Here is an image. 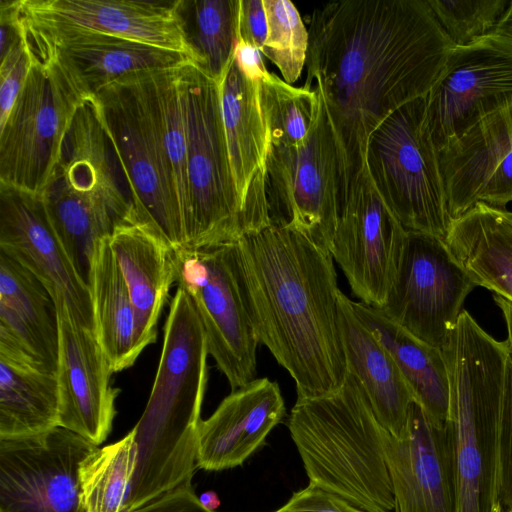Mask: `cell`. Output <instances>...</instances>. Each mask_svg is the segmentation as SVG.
I'll list each match as a JSON object with an SVG mask.
<instances>
[{
  "instance_id": "19",
  "label": "cell",
  "mask_w": 512,
  "mask_h": 512,
  "mask_svg": "<svg viewBox=\"0 0 512 512\" xmlns=\"http://www.w3.org/2000/svg\"><path fill=\"white\" fill-rule=\"evenodd\" d=\"M57 312L58 426L98 446L110 434L116 415L119 389L110 384L114 371L95 332L77 323L66 307Z\"/></svg>"
},
{
  "instance_id": "38",
  "label": "cell",
  "mask_w": 512,
  "mask_h": 512,
  "mask_svg": "<svg viewBox=\"0 0 512 512\" xmlns=\"http://www.w3.org/2000/svg\"><path fill=\"white\" fill-rule=\"evenodd\" d=\"M31 58L23 42L0 58V125L8 118L25 83Z\"/></svg>"
},
{
  "instance_id": "26",
  "label": "cell",
  "mask_w": 512,
  "mask_h": 512,
  "mask_svg": "<svg viewBox=\"0 0 512 512\" xmlns=\"http://www.w3.org/2000/svg\"><path fill=\"white\" fill-rule=\"evenodd\" d=\"M339 328L348 372L363 388L380 424L393 436L406 429L414 395L390 352L339 294Z\"/></svg>"
},
{
  "instance_id": "44",
  "label": "cell",
  "mask_w": 512,
  "mask_h": 512,
  "mask_svg": "<svg viewBox=\"0 0 512 512\" xmlns=\"http://www.w3.org/2000/svg\"><path fill=\"white\" fill-rule=\"evenodd\" d=\"M493 297H494L496 304L502 311L503 317L506 322L507 334H508L506 343L508 346L509 354L512 357V303L496 294Z\"/></svg>"
},
{
  "instance_id": "4",
  "label": "cell",
  "mask_w": 512,
  "mask_h": 512,
  "mask_svg": "<svg viewBox=\"0 0 512 512\" xmlns=\"http://www.w3.org/2000/svg\"><path fill=\"white\" fill-rule=\"evenodd\" d=\"M442 351L450 379L455 512H499L498 428L507 343L463 310Z\"/></svg>"
},
{
  "instance_id": "39",
  "label": "cell",
  "mask_w": 512,
  "mask_h": 512,
  "mask_svg": "<svg viewBox=\"0 0 512 512\" xmlns=\"http://www.w3.org/2000/svg\"><path fill=\"white\" fill-rule=\"evenodd\" d=\"M273 512H366L345 499L317 485L294 492L291 498Z\"/></svg>"
},
{
  "instance_id": "28",
  "label": "cell",
  "mask_w": 512,
  "mask_h": 512,
  "mask_svg": "<svg viewBox=\"0 0 512 512\" xmlns=\"http://www.w3.org/2000/svg\"><path fill=\"white\" fill-rule=\"evenodd\" d=\"M476 286L512 303V212L476 203L451 221L444 239Z\"/></svg>"
},
{
  "instance_id": "25",
  "label": "cell",
  "mask_w": 512,
  "mask_h": 512,
  "mask_svg": "<svg viewBox=\"0 0 512 512\" xmlns=\"http://www.w3.org/2000/svg\"><path fill=\"white\" fill-rule=\"evenodd\" d=\"M279 385L264 377L231 391L197 433L198 468L219 471L241 465L265 444L285 416Z\"/></svg>"
},
{
  "instance_id": "29",
  "label": "cell",
  "mask_w": 512,
  "mask_h": 512,
  "mask_svg": "<svg viewBox=\"0 0 512 512\" xmlns=\"http://www.w3.org/2000/svg\"><path fill=\"white\" fill-rule=\"evenodd\" d=\"M89 287L94 332L114 372L131 367L146 348L128 287L110 247L100 239L91 260Z\"/></svg>"
},
{
  "instance_id": "23",
  "label": "cell",
  "mask_w": 512,
  "mask_h": 512,
  "mask_svg": "<svg viewBox=\"0 0 512 512\" xmlns=\"http://www.w3.org/2000/svg\"><path fill=\"white\" fill-rule=\"evenodd\" d=\"M21 31L30 56L54 60L87 98L122 76L192 61L179 52L106 34Z\"/></svg>"
},
{
  "instance_id": "31",
  "label": "cell",
  "mask_w": 512,
  "mask_h": 512,
  "mask_svg": "<svg viewBox=\"0 0 512 512\" xmlns=\"http://www.w3.org/2000/svg\"><path fill=\"white\" fill-rule=\"evenodd\" d=\"M58 416L56 374L0 357V438L44 433Z\"/></svg>"
},
{
  "instance_id": "36",
  "label": "cell",
  "mask_w": 512,
  "mask_h": 512,
  "mask_svg": "<svg viewBox=\"0 0 512 512\" xmlns=\"http://www.w3.org/2000/svg\"><path fill=\"white\" fill-rule=\"evenodd\" d=\"M427 3L455 47H464L488 35L511 0H427Z\"/></svg>"
},
{
  "instance_id": "41",
  "label": "cell",
  "mask_w": 512,
  "mask_h": 512,
  "mask_svg": "<svg viewBox=\"0 0 512 512\" xmlns=\"http://www.w3.org/2000/svg\"><path fill=\"white\" fill-rule=\"evenodd\" d=\"M267 17L263 0H240L239 41L261 49L267 36Z\"/></svg>"
},
{
  "instance_id": "42",
  "label": "cell",
  "mask_w": 512,
  "mask_h": 512,
  "mask_svg": "<svg viewBox=\"0 0 512 512\" xmlns=\"http://www.w3.org/2000/svg\"><path fill=\"white\" fill-rule=\"evenodd\" d=\"M234 57L242 71L253 79L260 80L267 72L261 51L252 45L239 41Z\"/></svg>"
},
{
  "instance_id": "24",
  "label": "cell",
  "mask_w": 512,
  "mask_h": 512,
  "mask_svg": "<svg viewBox=\"0 0 512 512\" xmlns=\"http://www.w3.org/2000/svg\"><path fill=\"white\" fill-rule=\"evenodd\" d=\"M59 320L44 285L0 251V357L56 374Z\"/></svg>"
},
{
  "instance_id": "27",
  "label": "cell",
  "mask_w": 512,
  "mask_h": 512,
  "mask_svg": "<svg viewBox=\"0 0 512 512\" xmlns=\"http://www.w3.org/2000/svg\"><path fill=\"white\" fill-rule=\"evenodd\" d=\"M136 312L141 339L147 347L157 337V324L175 283L173 250L148 225L134 218L109 236Z\"/></svg>"
},
{
  "instance_id": "37",
  "label": "cell",
  "mask_w": 512,
  "mask_h": 512,
  "mask_svg": "<svg viewBox=\"0 0 512 512\" xmlns=\"http://www.w3.org/2000/svg\"><path fill=\"white\" fill-rule=\"evenodd\" d=\"M498 497L512 511V357L509 354L498 428Z\"/></svg>"
},
{
  "instance_id": "46",
  "label": "cell",
  "mask_w": 512,
  "mask_h": 512,
  "mask_svg": "<svg viewBox=\"0 0 512 512\" xmlns=\"http://www.w3.org/2000/svg\"><path fill=\"white\" fill-rule=\"evenodd\" d=\"M499 512H512V511H509V510H504V509H502V508L500 507V510H499Z\"/></svg>"
},
{
  "instance_id": "1",
  "label": "cell",
  "mask_w": 512,
  "mask_h": 512,
  "mask_svg": "<svg viewBox=\"0 0 512 512\" xmlns=\"http://www.w3.org/2000/svg\"><path fill=\"white\" fill-rule=\"evenodd\" d=\"M306 80L323 98L336 144L340 205L365 169L370 135L426 96L455 45L427 0H344L315 9Z\"/></svg>"
},
{
  "instance_id": "12",
  "label": "cell",
  "mask_w": 512,
  "mask_h": 512,
  "mask_svg": "<svg viewBox=\"0 0 512 512\" xmlns=\"http://www.w3.org/2000/svg\"><path fill=\"white\" fill-rule=\"evenodd\" d=\"M175 283L191 299L209 355L231 390L255 379L260 343L240 286L235 242L173 250Z\"/></svg>"
},
{
  "instance_id": "17",
  "label": "cell",
  "mask_w": 512,
  "mask_h": 512,
  "mask_svg": "<svg viewBox=\"0 0 512 512\" xmlns=\"http://www.w3.org/2000/svg\"><path fill=\"white\" fill-rule=\"evenodd\" d=\"M0 251L29 270L56 308L94 331L90 287L77 272L38 193L0 183Z\"/></svg>"
},
{
  "instance_id": "30",
  "label": "cell",
  "mask_w": 512,
  "mask_h": 512,
  "mask_svg": "<svg viewBox=\"0 0 512 512\" xmlns=\"http://www.w3.org/2000/svg\"><path fill=\"white\" fill-rule=\"evenodd\" d=\"M360 319L390 352L426 415L446 424L450 407V379L442 349L433 347L387 318L378 308L352 301Z\"/></svg>"
},
{
  "instance_id": "9",
  "label": "cell",
  "mask_w": 512,
  "mask_h": 512,
  "mask_svg": "<svg viewBox=\"0 0 512 512\" xmlns=\"http://www.w3.org/2000/svg\"><path fill=\"white\" fill-rule=\"evenodd\" d=\"M365 169L407 231L445 239L452 219L426 125L425 96L395 110L370 135Z\"/></svg>"
},
{
  "instance_id": "43",
  "label": "cell",
  "mask_w": 512,
  "mask_h": 512,
  "mask_svg": "<svg viewBox=\"0 0 512 512\" xmlns=\"http://www.w3.org/2000/svg\"><path fill=\"white\" fill-rule=\"evenodd\" d=\"M481 39L512 51V0L495 28Z\"/></svg>"
},
{
  "instance_id": "2",
  "label": "cell",
  "mask_w": 512,
  "mask_h": 512,
  "mask_svg": "<svg viewBox=\"0 0 512 512\" xmlns=\"http://www.w3.org/2000/svg\"><path fill=\"white\" fill-rule=\"evenodd\" d=\"M235 256L256 336L294 380L297 398L341 388L349 372L331 254L271 224L236 241Z\"/></svg>"
},
{
  "instance_id": "10",
  "label": "cell",
  "mask_w": 512,
  "mask_h": 512,
  "mask_svg": "<svg viewBox=\"0 0 512 512\" xmlns=\"http://www.w3.org/2000/svg\"><path fill=\"white\" fill-rule=\"evenodd\" d=\"M304 141L270 145L265 192L271 224L291 228L330 253L340 210L336 144L322 96Z\"/></svg>"
},
{
  "instance_id": "3",
  "label": "cell",
  "mask_w": 512,
  "mask_h": 512,
  "mask_svg": "<svg viewBox=\"0 0 512 512\" xmlns=\"http://www.w3.org/2000/svg\"><path fill=\"white\" fill-rule=\"evenodd\" d=\"M206 335L186 292L178 288L144 412L133 428L136 461L124 511L183 483L198 468L197 433L206 390Z\"/></svg>"
},
{
  "instance_id": "21",
  "label": "cell",
  "mask_w": 512,
  "mask_h": 512,
  "mask_svg": "<svg viewBox=\"0 0 512 512\" xmlns=\"http://www.w3.org/2000/svg\"><path fill=\"white\" fill-rule=\"evenodd\" d=\"M437 153L452 220L478 202L504 208L512 201V106Z\"/></svg>"
},
{
  "instance_id": "15",
  "label": "cell",
  "mask_w": 512,
  "mask_h": 512,
  "mask_svg": "<svg viewBox=\"0 0 512 512\" xmlns=\"http://www.w3.org/2000/svg\"><path fill=\"white\" fill-rule=\"evenodd\" d=\"M407 234L364 169L340 205L330 248L360 302L376 308L384 305Z\"/></svg>"
},
{
  "instance_id": "33",
  "label": "cell",
  "mask_w": 512,
  "mask_h": 512,
  "mask_svg": "<svg viewBox=\"0 0 512 512\" xmlns=\"http://www.w3.org/2000/svg\"><path fill=\"white\" fill-rule=\"evenodd\" d=\"M136 451L131 430L123 439L99 448L80 470L87 512H123L135 468Z\"/></svg>"
},
{
  "instance_id": "34",
  "label": "cell",
  "mask_w": 512,
  "mask_h": 512,
  "mask_svg": "<svg viewBox=\"0 0 512 512\" xmlns=\"http://www.w3.org/2000/svg\"><path fill=\"white\" fill-rule=\"evenodd\" d=\"M260 101L271 144L295 146L304 141L315 113L314 90L294 87L267 71L260 79Z\"/></svg>"
},
{
  "instance_id": "20",
  "label": "cell",
  "mask_w": 512,
  "mask_h": 512,
  "mask_svg": "<svg viewBox=\"0 0 512 512\" xmlns=\"http://www.w3.org/2000/svg\"><path fill=\"white\" fill-rule=\"evenodd\" d=\"M384 454L393 512H455L452 441L448 424L429 418L414 402L401 437L388 431Z\"/></svg>"
},
{
  "instance_id": "6",
  "label": "cell",
  "mask_w": 512,
  "mask_h": 512,
  "mask_svg": "<svg viewBox=\"0 0 512 512\" xmlns=\"http://www.w3.org/2000/svg\"><path fill=\"white\" fill-rule=\"evenodd\" d=\"M39 194L70 260L89 285L96 243L136 218L131 187L93 96L77 108Z\"/></svg>"
},
{
  "instance_id": "22",
  "label": "cell",
  "mask_w": 512,
  "mask_h": 512,
  "mask_svg": "<svg viewBox=\"0 0 512 512\" xmlns=\"http://www.w3.org/2000/svg\"><path fill=\"white\" fill-rule=\"evenodd\" d=\"M219 88L230 163L248 234L271 225L265 192L271 140L260 101V80L247 76L233 57Z\"/></svg>"
},
{
  "instance_id": "18",
  "label": "cell",
  "mask_w": 512,
  "mask_h": 512,
  "mask_svg": "<svg viewBox=\"0 0 512 512\" xmlns=\"http://www.w3.org/2000/svg\"><path fill=\"white\" fill-rule=\"evenodd\" d=\"M179 5L180 0H16L24 29L106 34L179 52L196 63Z\"/></svg>"
},
{
  "instance_id": "7",
  "label": "cell",
  "mask_w": 512,
  "mask_h": 512,
  "mask_svg": "<svg viewBox=\"0 0 512 512\" xmlns=\"http://www.w3.org/2000/svg\"><path fill=\"white\" fill-rule=\"evenodd\" d=\"M150 70L108 83L93 99L131 187L136 218L177 250L185 234L154 113Z\"/></svg>"
},
{
  "instance_id": "35",
  "label": "cell",
  "mask_w": 512,
  "mask_h": 512,
  "mask_svg": "<svg viewBox=\"0 0 512 512\" xmlns=\"http://www.w3.org/2000/svg\"><path fill=\"white\" fill-rule=\"evenodd\" d=\"M267 17V36L262 55L292 85L306 65L309 33L295 5L288 0H263Z\"/></svg>"
},
{
  "instance_id": "5",
  "label": "cell",
  "mask_w": 512,
  "mask_h": 512,
  "mask_svg": "<svg viewBox=\"0 0 512 512\" xmlns=\"http://www.w3.org/2000/svg\"><path fill=\"white\" fill-rule=\"evenodd\" d=\"M287 426L309 483L366 512H393L387 430L350 373L338 390L297 398Z\"/></svg>"
},
{
  "instance_id": "14",
  "label": "cell",
  "mask_w": 512,
  "mask_h": 512,
  "mask_svg": "<svg viewBox=\"0 0 512 512\" xmlns=\"http://www.w3.org/2000/svg\"><path fill=\"white\" fill-rule=\"evenodd\" d=\"M98 449L60 426L0 438V512H87L80 470Z\"/></svg>"
},
{
  "instance_id": "40",
  "label": "cell",
  "mask_w": 512,
  "mask_h": 512,
  "mask_svg": "<svg viewBox=\"0 0 512 512\" xmlns=\"http://www.w3.org/2000/svg\"><path fill=\"white\" fill-rule=\"evenodd\" d=\"M127 512H214L206 509L195 494L192 482L170 489Z\"/></svg>"
},
{
  "instance_id": "8",
  "label": "cell",
  "mask_w": 512,
  "mask_h": 512,
  "mask_svg": "<svg viewBox=\"0 0 512 512\" xmlns=\"http://www.w3.org/2000/svg\"><path fill=\"white\" fill-rule=\"evenodd\" d=\"M187 130L188 248L233 243L246 232L226 141L219 81L193 61L181 66Z\"/></svg>"
},
{
  "instance_id": "16",
  "label": "cell",
  "mask_w": 512,
  "mask_h": 512,
  "mask_svg": "<svg viewBox=\"0 0 512 512\" xmlns=\"http://www.w3.org/2000/svg\"><path fill=\"white\" fill-rule=\"evenodd\" d=\"M425 98L427 129L440 151L512 106V51L485 39L455 47Z\"/></svg>"
},
{
  "instance_id": "45",
  "label": "cell",
  "mask_w": 512,
  "mask_h": 512,
  "mask_svg": "<svg viewBox=\"0 0 512 512\" xmlns=\"http://www.w3.org/2000/svg\"><path fill=\"white\" fill-rule=\"evenodd\" d=\"M200 503L208 510L214 511L220 506V499L214 491H206L199 496Z\"/></svg>"
},
{
  "instance_id": "11",
  "label": "cell",
  "mask_w": 512,
  "mask_h": 512,
  "mask_svg": "<svg viewBox=\"0 0 512 512\" xmlns=\"http://www.w3.org/2000/svg\"><path fill=\"white\" fill-rule=\"evenodd\" d=\"M30 58L25 83L0 125V183L39 194L77 108L88 98L54 60Z\"/></svg>"
},
{
  "instance_id": "13",
  "label": "cell",
  "mask_w": 512,
  "mask_h": 512,
  "mask_svg": "<svg viewBox=\"0 0 512 512\" xmlns=\"http://www.w3.org/2000/svg\"><path fill=\"white\" fill-rule=\"evenodd\" d=\"M475 287L444 239L408 231L395 280L378 309L421 341L442 349Z\"/></svg>"
},
{
  "instance_id": "32",
  "label": "cell",
  "mask_w": 512,
  "mask_h": 512,
  "mask_svg": "<svg viewBox=\"0 0 512 512\" xmlns=\"http://www.w3.org/2000/svg\"><path fill=\"white\" fill-rule=\"evenodd\" d=\"M240 0H180L179 14L196 63L218 81L239 42Z\"/></svg>"
}]
</instances>
